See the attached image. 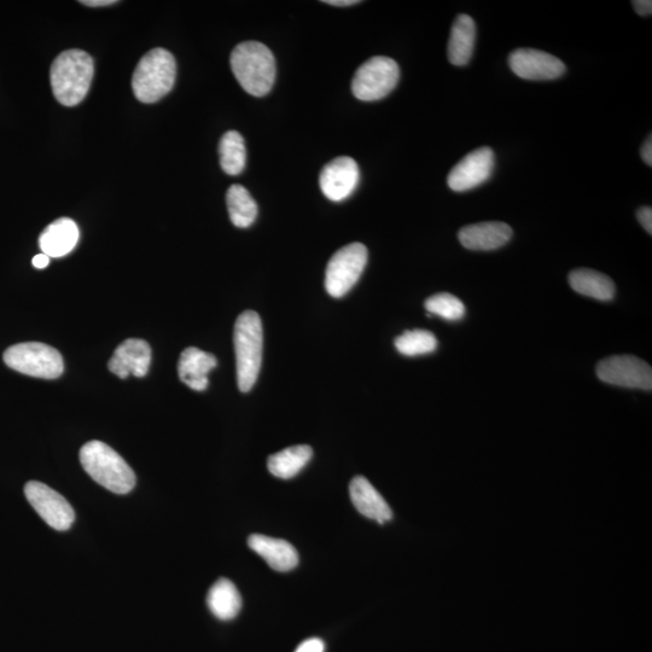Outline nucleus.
I'll list each match as a JSON object with an SVG mask.
<instances>
[{"label": "nucleus", "mask_w": 652, "mask_h": 652, "mask_svg": "<svg viewBox=\"0 0 652 652\" xmlns=\"http://www.w3.org/2000/svg\"><path fill=\"white\" fill-rule=\"evenodd\" d=\"M80 3L86 5V7H108V5H113L118 2L116 0H84V2Z\"/></svg>", "instance_id": "obj_33"}, {"label": "nucleus", "mask_w": 652, "mask_h": 652, "mask_svg": "<svg viewBox=\"0 0 652 652\" xmlns=\"http://www.w3.org/2000/svg\"><path fill=\"white\" fill-rule=\"evenodd\" d=\"M640 155H642L643 161L646 163L648 166H652V141H651V136H649L648 139H646L642 150H640Z\"/></svg>", "instance_id": "obj_31"}, {"label": "nucleus", "mask_w": 652, "mask_h": 652, "mask_svg": "<svg viewBox=\"0 0 652 652\" xmlns=\"http://www.w3.org/2000/svg\"><path fill=\"white\" fill-rule=\"evenodd\" d=\"M597 376L611 386L652 389L651 366L633 355H614L602 360L597 366Z\"/></svg>", "instance_id": "obj_9"}, {"label": "nucleus", "mask_w": 652, "mask_h": 652, "mask_svg": "<svg viewBox=\"0 0 652 652\" xmlns=\"http://www.w3.org/2000/svg\"><path fill=\"white\" fill-rule=\"evenodd\" d=\"M207 604L217 619L234 620L242 608L241 593L230 580L219 579L208 592Z\"/></svg>", "instance_id": "obj_21"}, {"label": "nucleus", "mask_w": 652, "mask_h": 652, "mask_svg": "<svg viewBox=\"0 0 652 652\" xmlns=\"http://www.w3.org/2000/svg\"><path fill=\"white\" fill-rule=\"evenodd\" d=\"M476 42L475 21L469 15H459L454 20L451 28L450 42H448V60L453 66H467L473 57Z\"/></svg>", "instance_id": "obj_20"}, {"label": "nucleus", "mask_w": 652, "mask_h": 652, "mask_svg": "<svg viewBox=\"0 0 652 652\" xmlns=\"http://www.w3.org/2000/svg\"><path fill=\"white\" fill-rule=\"evenodd\" d=\"M368 249L362 243L342 247L330 259L325 272V289L330 296H345L362 277L368 264Z\"/></svg>", "instance_id": "obj_8"}, {"label": "nucleus", "mask_w": 652, "mask_h": 652, "mask_svg": "<svg viewBox=\"0 0 652 652\" xmlns=\"http://www.w3.org/2000/svg\"><path fill=\"white\" fill-rule=\"evenodd\" d=\"M227 211L232 224L240 229L252 226L259 208L249 191L242 185H231L226 194Z\"/></svg>", "instance_id": "obj_24"}, {"label": "nucleus", "mask_w": 652, "mask_h": 652, "mask_svg": "<svg viewBox=\"0 0 652 652\" xmlns=\"http://www.w3.org/2000/svg\"><path fill=\"white\" fill-rule=\"evenodd\" d=\"M80 463L98 485L115 494H127L136 486V475L120 454L102 441L87 442Z\"/></svg>", "instance_id": "obj_3"}, {"label": "nucleus", "mask_w": 652, "mask_h": 652, "mask_svg": "<svg viewBox=\"0 0 652 652\" xmlns=\"http://www.w3.org/2000/svg\"><path fill=\"white\" fill-rule=\"evenodd\" d=\"M313 456L312 447L298 445L272 454L267 461V468L278 479L289 480L298 475L310 463Z\"/></svg>", "instance_id": "obj_23"}, {"label": "nucleus", "mask_w": 652, "mask_h": 652, "mask_svg": "<svg viewBox=\"0 0 652 652\" xmlns=\"http://www.w3.org/2000/svg\"><path fill=\"white\" fill-rule=\"evenodd\" d=\"M4 363L20 374L55 380L64 371L63 358L56 348L40 342L19 343L4 352Z\"/></svg>", "instance_id": "obj_6"}, {"label": "nucleus", "mask_w": 652, "mask_h": 652, "mask_svg": "<svg viewBox=\"0 0 652 652\" xmlns=\"http://www.w3.org/2000/svg\"><path fill=\"white\" fill-rule=\"evenodd\" d=\"M79 241V229L75 221L60 218L50 224L39 237V246L49 258H62L71 253Z\"/></svg>", "instance_id": "obj_19"}, {"label": "nucleus", "mask_w": 652, "mask_h": 652, "mask_svg": "<svg viewBox=\"0 0 652 652\" xmlns=\"http://www.w3.org/2000/svg\"><path fill=\"white\" fill-rule=\"evenodd\" d=\"M509 66L517 77L533 81L556 80L567 71L560 58L534 49L511 52Z\"/></svg>", "instance_id": "obj_12"}, {"label": "nucleus", "mask_w": 652, "mask_h": 652, "mask_svg": "<svg viewBox=\"0 0 652 652\" xmlns=\"http://www.w3.org/2000/svg\"><path fill=\"white\" fill-rule=\"evenodd\" d=\"M218 360L213 354L203 352L196 347L186 348L180 354L178 374L180 381L196 392H203L208 388V375L217 368Z\"/></svg>", "instance_id": "obj_17"}, {"label": "nucleus", "mask_w": 652, "mask_h": 652, "mask_svg": "<svg viewBox=\"0 0 652 652\" xmlns=\"http://www.w3.org/2000/svg\"><path fill=\"white\" fill-rule=\"evenodd\" d=\"M639 223L642 224L648 234H652V209L650 207H642L637 212Z\"/></svg>", "instance_id": "obj_29"}, {"label": "nucleus", "mask_w": 652, "mask_h": 652, "mask_svg": "<svg viewBox=\"0 0 652 652\" xmlns=\"http://www.w3.org/2000/svg\"><path fill=\"white\" fill-rule=\"evenodd\" d=\"M220 165L225 173L238 176L247 163V148L244 138L237 131L226 132L219 143Z\"/></svg>", "instance_id": "obj_25"}, {"label": "nucleus", "mask_w": 652, "mask_h": 652, "mask_svg": "<svg viewBox=\"0 0 652 652\" xmlns=\"http://www.w3.org/2000/svg\"><path fill=\"white\" fill-rule=\"evenodd\" d=\"M325 644L322 639L311 638L305 640L304 643L298 646L295 652H324Z\"/></svg>", "instance_id": "obj_28"}, {"label": "nucleus", "mask_w": 652, "mask_h": 652, "mask_svg": "<svg viewBox=\"0 0 652 652\" xmlns=\"http://www.w3.org/2000/svg\"><path fill=\"white\" fill-rule=\"evenodd\" d=\"M151 363L149 343L139 339H128L115 349L108 368L114 375L125 380L130 375L141 378L147 376Z\"/></svg>", "instance_id": "obj_14"}, {"label": "nucleus", "mask_w": 652, "mask_h": 652, "mask_svg": "<svg viewBox=\"0 0 652 652\" xmlns=\"http://www.w3.org/2000/svg\"><path fill=\"white\" fill-rule=\"evenodd\" d=\"M176 77V58L170 51L157 48L139 61L133 73L132 89L138 101L155 103L173 89Z\"/></svg>", "instance_id": "obj_5"}, {"label": "nucleus", "mask_w": 652, "mask_h": 652, "mask_svg": "<svg viewBox=\"0 0 652 652\" xmlns=\"http://www.w3.org/2000/svg\"><path fill=\"white\" fill-rule=\"evenodd\" d=\"M25 494L29 504L51 528L63 532L73 526L75 512L72 505L55 489L42 482L29 481Z\"/></svg>", "instance_id": "obj_10"}, {"label": "nucleus", "mask_w": 652, "mask_h": 652, "mask_svg": "<svg viewBox=\"0 0 652 652\" xmlns=\"http://www.w3.org/2000/svg\"><path fill=\"white\" fill-rule=\"evenodd\" d=\"M349 496H351L355 509L370 520H374L380 525L392 520V509L365 477H354L349 485Z\"/></svg>", "instance_id": "obj_16"}, {"label": "nucleus", "mask_w": 652, "mask_h": 652, "mask_svg": "<svg viewBox=\"0 0 652 652\" xmlns=\"http://www.w3.org/2000/svg\"><path fill=\"white\" fill-rule=\"evenodd\" d=\"M234 345L238 388L248 393L258 380L263 363L264 330L258 313L246 311L237 318Z\"/></svg>", "instance_id": "obj_4"}, {"label": "nucleus", "mask_w": 652, "mask_h": 652, "mask_svg": "<svg viewBox=\"0 0 652 652\" xmlns=\"http://www.w3.org/2000/svg\"><path fill=\"white\" fill-rule=\"evenodd\" d=\"M328 5H334V7H351V5L359 4L357 0H325L323 2Z\"/></svg>", "instance_id": "obj_34"}, {"label": "nucleus", "mask_w": 652, "mask_h": 652, "mask_svg": "<svg viewBox=\"0 0 652 652\" xmlns=\"http://www.w3.org/2000/svg\"><path fill=\"white\" fill-rule=\"evenodd\" d=\"M512 237V229L500 221H487L463 227L459 231V242L464 248L475 252H489L508 244Z\"/></svg>", "instance_id": "obj_15"}, {"label": "nucleus", "mask_w": 652, "mask_h": 652, "mask_svg": "<svg viewBox=\"0 0 652 652\" xmlns=\"http://www.w3.org/2000/svg\"><path fill=\"white\" fill-rule=\"evenodd\" d=\"M250 549L263 557L267 564L277 572H290L299 564V553L295 547L283 539L253 534L248 539Z\"/></svg>", "instance_id": "obj_18"}, {"label": "nucleus", "mask_w": 652, "mask_h": 652, "mask_svg": "<svg viewBox=\"0 0 652 652\" xmlns=\"http://www.w3.org/2000/svg\"><path fill=\"white\" fill-rule=\"evenodd\" d=\"M95 66L83 50H68L58 55L51 66V87L56 100L66 107L78 106L89 92Z\"/></svg>", "instance_id": "obj_1"}, {"label": "nucleus", "mask_w": 652, "mask_h": 652, "mask_svg": "<svg viewBox=\"0 0 652 652\" xmlns=\"http://www.w3.org/2000/svg\"><path fill=\"white\" fill-rule=\"evenodd\" d=\"M494 163L496 160L491 148L483 147L471 151L452 168L447 184L456 192L473 190L492 177Z\"/></svg>", "instance_id": "obj_11"}, {"label": "nucleus", "mask_w": 652, "mask_h": 652, "mask_svg": "<svg viewBox=\"0 0 652 652\" xmlns=\"http://www.w3.org/2000/svg\"><path fill=\"white\" fill-rule=\"evenodd\" d=\"M50 263V258L48 255L45 254H38L34 256L32 260V264L36 269L42 270L45 269L46 266H48Z\"/></svg>", "instance_id": "obj_32"}, {"label": "nucleus", "mask_w": 652, "mask_h": 652, "mask_svg": "<svg viewBox=\"0 0 652 652\" xmlns=\"http://www.w3.org/2000/svg\"><path fill=\"white\" fill-rule=\"evenodd\" d=\"M569 284L576 293L599 301L613 300L616 293L615 283L608 276L589 269L570 272Z\"/></svg>", "instance_id": "obj_22"}, {"label": "nucleus", "mask_w": 652, "mask_h": 652, "mask_svg": "<svg viewBox=\"0 0 652 652\" xmlns=\"http://www.w3.org/2000/svg\"><path fill=\"white\" fill-rule=\"evenodd\" d=\"M426 308L430 314H435L448 322H457L465 316V306L457 296L441 293L430 296L426 301Z\"/></svg>", "instance_id": "obj_27"}, {"label": "nucleus", "mask_w": 652, "mask_h": 652, "mask_svg": "<svg viewBox=\"0 0 652 652\" xmlns=\"http://www.w3.org/2000/svg\"><path fill=\"white\" fill-rule=\"evenodd\" d=\"M395 348L406 357H417L435 352L438 340L427 330H410L395 340Z\"/></svg>", "instance_id": "obj_26"}, {"label": "nucleus", "mask_w": 652, "mask_h": 652, "mask_svg": "<svg viewBox=\"0 0 652 652\" xmlns=\"http://www.w3.org/2000/svg\"><path fill=\"white\" fill-rule=\"evenodd\" d=\"M360 172L358 163L352 157L341 156L323 168L319 177L320 189L326 199L341 202L348 199L357 188Z\"/></svg>", "instance_id": "obj_13"}, {"label": "nucleus", "mask_w": 652, "mask_h": 652, "mask_svg": "<svg viewBox=\"0 0 652 652\" xmlns=\"http://www.w3.org/2000/svg\"><path fill=\"white\" fill-rule=\"evenodd\" d=\"M231 69L244 91L254 97H264L276 80V60L272 51L259 42L238 44L232 51Z\"/></svg>", "instance_id": "obj_2"}, {"label": "nucleus", "mask_w": 652, "mask_h": 652, "mask_svg": "<svg viewBox=\"0 0 652 652\" xmlns=\"http://www.w3.org/2000/svg\"><path fill=\"white\" fill-rule=\"evenodd\" d=\"M399 79L397 62L386 56L372 57L355 72L353 95L364 102L380 101L397 87Z\"/></svg>", "instance_id": "obj_7"}, {"label": "nucleus", "mask_w": 652, "mask_h": 652, "mask_svg": "<svg viewBox=\"0 0 652 652\" xmlns=\"http://www.w3.org/2000/svg\"><path fill=\"white\" fill-rule=\"evenodd\" d=\"M634 10L640 16L650 17L652 14V2L651 0H634L632 2Z\"/></svg>", "instance_id": "obj_30"}]
</instances>
